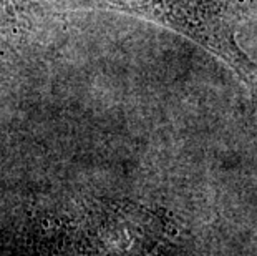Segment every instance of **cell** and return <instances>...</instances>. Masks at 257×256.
Returning a JSON list of instances; mask_svg holds the SVG:
<instances>
[{"label": "cell", "mask_w": 257, "mask_h": 256, "mask_svg": "<svg viewBox=\"0 0 257 256\" xmlns=\"http://www.w3.org/2000/svg\"><path fill=\"white\" fill-rule=\"evenodd\" d=\"M75 7L116 10L176 32L217 57L257 97V63L237 43L254 0H65Z\"/></svg>", "instance_id": "obj_2"}, {"label": "cell", "mask_w": 257, "mask_h": 256, "mask_svg": "<svg viewBox=\"0 0 257 256\" xmlns=\"http://www.w3.org/2000/svg\"><path fill=\"white\" fill-rule=\"evenodd\" d=\"M173 233L171 216L131 201L78 206L43 228L55 256H153Z\"/></svg>", "instance_id": "obj_1"}]
</instances>
